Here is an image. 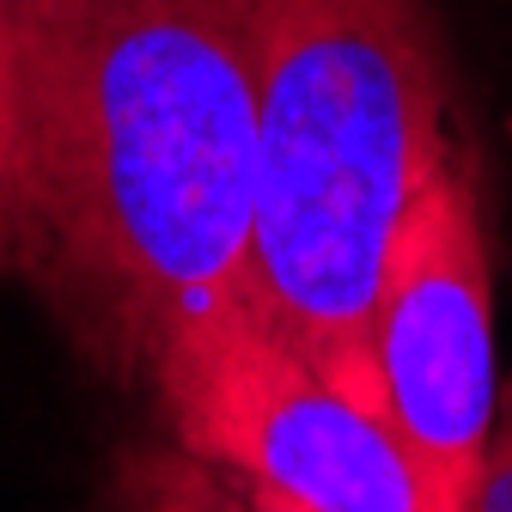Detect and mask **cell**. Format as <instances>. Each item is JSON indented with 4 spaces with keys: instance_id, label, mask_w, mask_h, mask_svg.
Returning <instances> with one entry per match:
<instances>
[{
    "instance_id": "277c9868",
    "label": "cell",
    "mask_w": 512,
    "mask_h": 512,
    "mask_svg": "<svg viewBox=\"0 0 512 512\" xmlns=\"http://www.w3.org/2000/svg\"><path fill=\"white\" fill-rule=\"evenodd\" d=\"M372 372L391 427L464 512L500 415L494 256L476 147L452 153L427 177L384 244L372 293Z\"/></svg>"
},
{
    "instance_id": "3957f363",
    "label": "cell",
    "mask_w": 512,
    "mask_h": 512,
    "mask_svg": "<svg viewBox=\"0 0 512 512\" xmlns=\"http://www.w3.org/2000/svg\"><path fill=\"white\" fill-rule=\"evenodd\" d=\"M147 378L183 452L305 512H458L391 421L330 391L250 311L183 330Z\"/></svg>"
},
{
    "instance_id": "ba28073f",
    "label": "cell",
    "mask_w": 512,
    "mask_h": 512,
    "mask_svg": "<svg viewBox=\"0 0 512 512\" xmlns=\"http://www.w3.org/2000/svg\"><path fill=\"white\" fill-rule=\"evenodd\" d=\"M244 494H250L256 512H305V506H293L287 494H275V488H263V482H244Z\"/></svg>"
},
{
    "instance_id": "5b68a950",
    "label": "cell",
    "mask_w": 512,
    "mask_h": 512,
    "mask_svg": "<svg viewBox=\"0 0 512 512\" xmlns=\"http://www.w3.org/2000/svg\"><path fill=\"white\" fill-rule=\"evenodd\" d=\"M116 506L122 512H256L250 494H232V482L183 445H135L116 458Z\"/></svg>"
},
{
    "instance_id": "6da1fadb",
    "label": "cell",
    "mask_w": 512,
    "mask_h": 512,
    "mask_svg": "<svg viewBox=\"0 0 512 512\" xmlns=\"http://www.w3.org/2000/svg\"><path fill=\"white\" fill-rule=\"evenodd\" d=\"M19 61V250L68 336L116 378L250 311V0H0Z\"/></svg>"
},
{
    "instance_id": "8992f818",
    "label": "cell",
    "mask_w": 512,
    "mask_h": 512,
    "mask_svg": "<svg viewBox=\"0 0 512 512\" xmlns=\"http://www.w3.org/2000/svg\"><path fill=\"white\" fill-rule=\"evenodd\" d=\"M19 165H25L19 61H13L7 7H0V269H13V250H19Z\"/></svg>"
},
{
    "instance_id": "52a82bcc",
    "label": "cell",
    "mask_w": 512,
    "mask_h": 512,
    "mask_svg": "<svg viewBox=\"0 0 512 512\" xmlns=\"http://www.w3.org/2000/svg\"><path fill=\"white\" fill-rule=\"evenodd\" d=\"M464 512H512V391L500 397L494 439H488V458H482V476H476Z\"/></svg>"
},
{
    "instance_id": "7a4b0ae2",
    "label": "cell",
    "mask_w": 512,
    "mask_h": 512,
    "mask_svg": "<svg viewBox=\"0 0 512 512\" xmlns=\"http://www.w3.org/2000/svg\"><path fill=\"white\" fill-rule=\"evenodd\" d=\"M250 317L348 403L384 415L372 293L427 177L470 147L433 0H250ZM391 421V415H384Z\"/></svg>"
}]
</instances>
